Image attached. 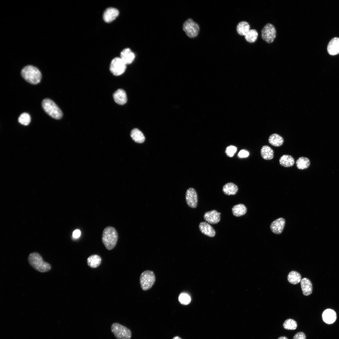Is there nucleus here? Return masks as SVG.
Wrapping results in <instances>:
<instances>
[{"mask_svg":"<svg viewBox=\"0 0 339 339\" xmlns=\"http://www.w3.org/2000/svg\"><path fill=\"white\" fill-rule=\"evenodd\" d=\"M234 215L239 217L244 215L247 212L246 206L242 204H239L234 206L232 209Z\"/></svg>","mask_w":339,"mask_h":339,"instance_id":"obj_25","label":"nucleus"},{"mask_svg":"<svg viewBox=\"0 0 339 339\" xmlns=\"http://www.w3.org/2000/svg\"><path fill=\"white\" fill-rule=\"evenodd\" d=\"M118 239V233L114 228L109 226L104 229L102 234V241L107 249H113L116 245Z\"/></svg>","mask_w":339,"mask_h":339,"instance_id":"obj_3","label":"nucleus"},{"mask_svg":"<svg viewBox=\"0 0 339 339\" xmlns=\"http://www.w3.org/2000/svg\"><path fill=\"white\" fill-rule=\"evenodd\" d=\"M183 29L186 35L190 38L196 37L200 30L199 25L191 19H188L184 22Z\"/></svg>","mask_w":339,"mask_h":339,"instance_id":"obj_7","label":"nucleus"},{"mask_svg":"<svg viewBox=\"0 0 339 339\" xmlns=\"http://www.w3.org/2000/svg\"><path fill=\"white\" fill-rule=\"evenodd\" d=\"M126 65L120 57H116L111 61L110 69L111 73L115 76H119L125 71Z\"/></svg>","mask_w":339,"mask_h":339,"instance_id":"obj_9","label":"nucleus"},{"mask_svg":"<svg viewBox=\"0 0 339 339\" xmlns=\"http://www.w3.org/2000/svg\"><path fill=\"white\" fill-rule=\"evenodd\" d=\"M131 136L135 142L142 143L145 140V137L142 132L137 128L133 129L131 132Z\"/></svg>","mask_w":339,"mask_h":339,"instance_id":"obj_21","label":"nucleus"},{"mask_svg":"<svg viewBox=\"0 0 339 339\" xmlns=\"http://www.w3.org/2000/svg\"><path fill=\"white\" fill-rule=\"evenodd\" d=\"M119 12L117 9L110 7L107 8L104 12L103 18L105 21L107 23L112 22L118 16Z\"/></svg>","mask_w":339,"mask_h":339,"instance_id":"obj_13","label":"nucleus"},{"mask_svg":"<svg viewBox=\"0 0 339 339\" xmlns=\"http://www.w3.org/2000/svg\"><path fill=\"white\" fill-rule=\"evenodd\" d=\"M283 328L288 330H294L297 327L296 321L292 319H288L284 321L283 324Z\"/></svg>","mask_w":339,"mask_h":339,"instance_id":"obj_31","label":"nucleus"},{"mask_svg":"<svg viewBox=\"0 0 339 339\" xmlns=\"http://www.w3.org/2000/svg\"><path fill=\"white\" fill-rule=\"evenodd\" d=\"M186 200L187 205L192 208L196 207L198 202L197 193L194 189L190 188L186 191Z\"/></svg>","mask_w":339,"mask_h":339,"instance_id":"obj_10","label":"nucleus"},{"mask_svg":"<svg viewBox=\"0 0 339 339\" xmlns=\"http://www.w3.org/2000/svg\"><path fill=\"white\" fill-rule=\"evenodd\" d=\"M238 190L237 186L234 183L229 182L225 184L223 186L222 191L225 195H234Z\"/></svg>","mask_w":339,"mask_h":339,"instance_id":"obj_20","label":"nucleus"},{"mask_svg":"<svg viewBox=\"0 0 339 339\" xmlns=\"http://www.w3.org/2000/svg\"><path fill=\"white\" fill-rule=\"evenodd\" d=\"M322 318L324 321L326 323L332 324L334 323L336 320V313L333 309H326L322 313Z\"/></svg>","mask_w":339,"mask_h":339,"instance_id":"obj_16","label":"nucleus"},{"mask_svg":"<svg viewBox=\"0 0 339 339\" xmlns=\"http://www.w3.org/2000/svg\"><path fill=\"white\" fill-rule=\"evenodd\" d=\"M22 77L27 82L36 84L40 81L42 75L39 69L35 67L29 65L24 67L21 71Z\"/></svg>","mask_w":339,"mask_h":339,"instance_id":"obj_1","label":"nucleus"},{"mask_svg":"<svg viewBox=\"0 0 339 339\" xmlns=\"http://www.w3.org/2000/svg\"><path fill=\"white\" fill-rule=\"evenodd\" d=\"M28 260L30 265L39 272H46L51 268V265L45 261L40 255L37 253H30L29 256Z\"/></svg>","mask_w":339,"mask_h":339,"instance_id":"obj_2","label":"nucleus"},{"mask_svg":"<svg viewBox=\"0 0 339 339\" xmlns=\"http://www.w3.org/2000/svg\"><path fill=\"white\" fill-rule=\"evenodd\" d=\"M155 275L152 271L146 270L143 272L140 277V283L142 289L144 291L149 289L155 281Z\"/></svg>","mask_w":339,"mask_h":339,"instance_id":"obj_5","label":"nucleus"},{"mask_svg":"<svg viewBox=\"0 0 339 339\" xmlns=\"http://www.w3.org/2000/svg\"><path fill=\"white\" fill-rule=\"evenodd\" d=\"M278 339H288L287 337L285 336H282L279 337Z\"/></svg>","mask_w":339,"mask_h":339,"instance_id":"obj_38","label":"nucleus"},{"mask_svg":"<svg viewBox=\"0 0 339 339\" xmlns=\"http://www.w3.org/2000/svg\"><path fill=\"white\" fill-rule=\"evenodd\" d=\"M261 154L264 159L270 160L272 159L274 157V151L270 147L264 145L261 149Z\"/></svg>","mask_w":339,"mask_h":339,"instance_id":"obj_23","label":"nucleus"},{"mask_svg":"<svg viewBox=\"0 0 339 339\" xmlns=\"http://www.w3.org/2000/svg\"><path fill=\"white\" fill-rule=\"evenodd\" d=\"M301 275L295 271L290 272L288 276V280L291 284H296L299 283L301 280Z\"/></svg>","mask_w":339,"mask_h":339,"instance_id":"obj_29","label":"nucleus"},{"mask_svg":"<svg viewBox=\"0 0 339 339\" xmlns=\"http://www.w3.org/2000/svg\"><path fill=\"white\" fill-rule=\"evenodd\" d=\"M268 142L272 145L275 147L281 146L284 142L283 137L277 133L271 135L268 138Z\"/></svg>","mask_w":339,"mask_h":339,"instance_id":"obj_24","label":"nucleus"},{"mask_svg":"<svg viewBox=\"0 0 339 339\" xmlns=\"http://www.w3.org/2000/svg\"><path fill=\"white\" fill-rule=\"evenodd\" d=\"M249 155V151L245 149L240 150L238 153V156L241 158L247 157Z\"/></svg>","mask_w":339,"mask_h":339,"instance_id":"obj_35","label":"nucleus"},{"mask_svg":"<svg viewBox=\"0 0 339 339\" xmlns=\"http://www.w3.org/2000/svg\"><path fill=\"white\" fill-rule=\"evenodd\" d=\"M81 235V231L78 229L74 230L73 233V237L74 238H79Z\"/></svg>","mask_w":339,"mask_h":339,"instance_id":"obj_37","label":"nucleus"},{"mask_svg":"<svg viewBox=\"0 0 339 339\" xmlns=\"http://www.w3.org/2000/svg\"><path fill=\"white\" fill-rule=\"evenodd\" d=\"M42 106L45 111L52 118L60 119L62 116V113L56 103L51 100L46 98L42 102Z\"/></svg>","mask_w":339,"mask_h":339,"instance_id":"obj_4","label":"nucleus"},{"mask_svg":"<svg viewBox=\"0 0 339 339\" xmlns=\"http://www.w3.org/2000/svg\"><path fill=\"white\" fill-rule=\"evenodd\" d=\"M310 161L307 158L301 157L299 158L296 162L297 168L299 170L307 169L310 165Z\"/></svg>","mask_w":339,"mask_h":339,"instance_id":"obj_27","label":"nucleus"},{"mask_svg":"<svg viewBox=\"0 0 339 339\" xmlns=\"http://www.w3.org/2000/svg\"><path fill=\"white\" fill-rule=\"evenodd\" d=\"M285 222V220L283 218H277L271 223L270 226L271 230L275 234H281L283 230Z\"/></svg>","mask_w":339,"mask_h":339,"instance_id":"obj_11","label":"nucleus"},{"mask_svg":"<svg viewBox=\"0 0 339 339\" xmlns=\"http://www.w3.org/2000/svg\"><path fill=\"white\" fill-rule=\"evenodd\" d=\"M280 164L285 167L293 166L295 163L294 158L289 155H283L281 157L279 160Z\"/></svg>","mask_w":339,"mask_h":339,"instance_id":"obj_22","label":"nucleus"},{"mask_svg":"<svg viewBox=\"0 0 339 339\" xmlns=\"http://www.w3.org/2000/svg\"><path fill=\"white\" fill-rule=\"evenodd\" d=\"M237 150L236 147L233 145H230L227 147L225 150L227 155L230 157L233 156Z\"/></svg>","mask_w":339,"mask_h":339,"instance_id":"obj_34","label":"nucleus"},{"mask_svg":"<svg viewBox=\"0 0 339 339\" xmlns=\"http://www.w3.org/2000/svg\"><path fill=\"white\" fill-rule=\"evenodd\" d=\"M250 30V26L249 23L245 21L239 23L236 27L237 33L241 35L245 36Z\"/></svg>","mask_w":339,"mask_h":339,"instance_id":"obj_26","label":"nucleus"},{"mask_svg":"<svg viewBox=\"0 0 339 339\" xmlns=\"http://www.w3.org/2000/svg\"><path fill=\"white\" fill-rule=\"evenodd\" d=\"M199 228L202 234L209 237H212L215 235L216 232L214 229L206 222H201L199 224Z\"/></svg>","mask_w":339,"mask_h":339,"instance_id":"obj_15","label":"nucleus"},{"mask_svg":"<svg viewBox=\"0 0 339 339\" xmlns=\"http://www.w3.org/2000/svg\"><path fill=\"white\" fill-rule=\"evenodd\" d=\"M173 339H181V338H180V337H179V336H175V337H174L173 338Z\"/></svg>","mask_w":339,"mask_h":339,"instance_id":"obj_39","label":"nucleus"},{"mask_svg":"<svg viewBox=\"0 0 339 339\" xmlns=\"http://www.w3.org/2000/svg\"><path fill=\"white\" fill-rule=\"evenodd\" d=\"M111 331L117 339H130L131 331L126 327L117 323H113L111 326Z\"/></svg>","mask_w":339,"mask_h":339,"instance_id":"obj_6","label":"nucleus"},{"mask_svg":"<svg viewBox=\"0 0 339 339\" xmlns=\"http://www.w3.org/2000/svg\"><path fill=\"white\" fill-rule=\"evenodd\" d=\"M203 218L209 223L215 224L218 223L220 219V214L216 210H212L205 213Z\"/></svg>","mask_w":339,"mask_h":339,"instance_id":"obj_12","label":"nucleus"},{"mask_svg":"<svg viewBox=\"0 0 339 339\" xmlns=\"http://www.w3.org/2000/svg\"><path fill=\"white\" fill-rule=\"evenodd\" d=\"M113 97L115 102L119 105H123L126 102V94L122 89H119L116 90L113 94Z\"/></svg>","mask_w":339,"mask_h":339,"instance_id":"obj_18","label":"nucleus"},{"mask_svg":"<svg viewBox=\"0 0 339 339\" xmlns=\"http://www.w3.org/2000/svg\"><path fill=\"white\" fill-rule=\"evenodd\" d=\"M276 35V31L275 28L271 24H267L261 30V38L264 40L268 43L273 42Z\"/></svg>","mask_w":339,"mask_h":339,"instance_id":"obj_8","label":"nucleus"},{"mask_svg":"<svg viewBox=\"0 0 339 339\" xmlns=\"http://www.w3.org/2000/svg\"><path fill=\"white\" fill-rule=\"evenodd\" d=\"M120 57L126 65L129 64L133 62L135 55L130 48H126L121 51Z\"/></svg>","mask_w":339,"mask_h":339,"instance_id":"obj_14","label":"nucleus"},{"mask_svg":"<svg viewBox=\"0 0 339 339\" xmlns=\"http://www.w3.org/2000/svg\"><path fill=\"white\" fill-rule=\"evenodd\" d=\"M301 288L303 294L305 296L310 295L312 292V285L311 281L307 278H304L300 281Z\"/></svg>","mask_w":339,"mask_h":339,"instance_id":"obj_19","label":"nucleus"},{"mask_svg":"<svg viewBox=\"0 0 339 339\" xmlns=\"http://www.w3.org/2000/svg\"><path fill=\"white\" fill-rule=\"evenodd\" d=\"M292 339H306V336L304 332H299L295 335Z\"/></svg>","mask_w":339,"mask_h":339,"instance_id":"obj_36","label":"nucleus"},{"mask_svg":"<svg viewBox=\"0 0 339 339\" xmlns=\"http://www.w3.org/2000/svg\"><path fill=\"white\" fill-rule=\"evenodd\" d=\"M18 121L21 124L27 126L30 122V116L28 113H23L19 117Z\"/></svg>","mask_w":339,"mask_h":339,"instance_id":"obj_32","label":"nucleus"},{"mask_svg":"<svg viewBox=\"0 0 339 339\" xmlns=\"http://www.w3.org/2000/svg\"><path fill=\"white\" fill-rule=\"evenodd\" d=\"M100 257L96 255H92L87 259L88 265L91 267L95 268L99 266L101 262Z\"/></svg>","mask_w":339,"mask_h":339,"instance_id":"obj_28","label":"nucleus"},{"mask_svg":"<svg viewBox=\"0 0 339 339\" xmlns=\"http://www.w3.org/2000/svg\"><path fill=\"white\" fill-rule=\"evenodd\" d=\"M328 53L331 55H335L339 53V38L335 37L329 42L327 47Z\"/></svg>","mask_w":339,"mask_h":339,"instance_id":"obj_17","label":"nucleus"},{"mask_svg":"<svg viewBox=\"0 0 339 339\" xmlns=\"http://www.w3.org/2000/svg\"><path fill=\"white\" fill-rule=\"evenodd\" d=\"M179 300L181 304L186 305L189 304L191 301L190 296L187 293H182L179 297Z\"/></svg>","mask_w":339,"mask_h":339,"instance_id":"obj_33","label":"nucleus"},{"mask_svg":"<svg viewBox=\"0 0 339 339\" xmlns=\"http://www.w3.org/2000/svg\"><path fill=\"white\" fill-rule=\"evenodd\" d=\"M258 36V32L254 29L250 30L245 35V40L249 43L255 42L257 40Z\"/></svg>","mask_w":339,"mask_h":339,"instance_id":"obj_30","label":"nucleus"}]
</instances>
